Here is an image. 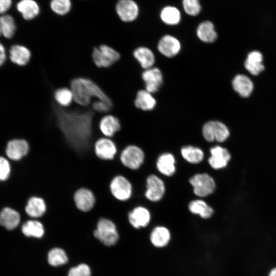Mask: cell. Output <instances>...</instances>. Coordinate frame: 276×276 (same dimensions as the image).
Masks as SVG:
<instances>
[{"label":"cell","mask_w":276,"mask_h":276,"mask_svg":"<svg viewBox=\"0 0 276 276\" xmlns=\"http://www.w3.org/2000/svg\"><path fill=\"white\" fill-rule=\"evenodd\" d=\"M54 109L56 125L67 145L80 155L94 152L98 139L94 130L93 112L69 111L57 106Z\"/></svg>","instance_id":"1"},{"label":"cell","mask_w":276,"mask_h":276,"mask_svg":"<svg viewBox=\"0 0 276 276\" xmlns=\"http://www.w3.org/2000/svg\"><path fill=\"white\" fill-rule=\"evenodd\" d=\"M71 89L73 93L74 100L81 106H87L93 97L104 101L111 106L112 105L110 99L104 91L89 79L77 78L73 79L71 83Z\"/></svg>","instance_id":"2"},{"label":"cell","mask_w":276,"mask_h":276,"mask_svg":"<svg viewBox=\"0 0 276 276\" xmlns=\"http://www.w3.org/2000/svg\"><path fill=\"white\" fill-rule=\"evenodd\" d=\"M93 234L96 239L106 246L114 245L119 239L116 224L111 219L105 217L98 220Z\"/></svg>","instance_id":"3"},{"label":"cell","mask_w":276,"mask_h":276,"mask_svg":"<svg viewBox=\"0 0 276 276\" xmlns=\"http://www.w3.org/2000/svg\"><path fill=\"white\" fill-rule=\"evenodd\" d=\"M118 154L119 155L122 165L132 170L140 168L144 161V152L141 148L136 145H128Z\"/></svg>","instance_id":"4"},{"label":"cell","mask_w":276,"mask_h":276,"mask_svg":"<svg viewBox=\"0 0 276 276\" xmlns=\"http://www.w3.org/2000/svg\"><path fill=\"white\" fill-rule=\"evenodd\" d=\"M120 58V54L114 49L106 44L94 48L92 59L99 67H109Z\"/></svg>","instance_id":"5"},{"label":"cell","mask_w":276,"mask_h":276,"mask_svg":"<svg viewBox=\"0 0 276 276\" xmlns=\"http://www.w3.org/2000/svg\"><path fill=\"white\" fill-rule=\"evenodd\" d=\"M132 185L124 175H117L111 180L109 190L112 196L118 201L125 202L129 200L132 194Z\"/></svg>","instance_id":"6"},{"label":"cell","mask_w":276,"mask_h":276,"mask_svg":"<svg viewBox=\"0 0 276 276\" xmlns=\"http://www.w3.org/2000/svg\"><path fill=\"white\" fill-rule=\"evenodd\" d=\"M202 135L209 142L217 141L223 142L229 136V131L223 123L218 121H210L205 123L202 127Z\"/></svg>","instance_id":"7"},{"label":"cell","mask_w":276,"mask_h":276,"mask_svg":"<svg viewBox=\"0 0 276 276\" xmlns=\"http://www.w3.org/2000/svg\"><path fill=\"white\" fill-rule=\"evenodd\" d=\"M190 183L193 188V192L197 196L206 197L215 190L214 179L207 173H198L190 178Z\"/></svg>","instance_id":"8"},{"label":"cell","mask_w":276,"mask_h":276,"mask_svg":"<svg viewBox=\"0 0 276 276\" xmlns=\"http://www.w3.org/2000/svg\"><path fill=\"white\" fill-rule=\"evenodd\" d=\"M94 153L101 160H112L118 154V148L115 142L109 137L102 136L97 139L94 145Z\"/></svg>","instance_id":"9"},{"label":"cell","mask_w":276,"mask_h":276,"mask_svg":"<svg viewBox=\"0 0 276 276\" xmlns=\"http://www.w3.org/2000/svg\"><path fill=\"white\" fill-rule=\"evenodd\" d=\"M73 200L76 208L84 213L91 211L96 202L94 192L84 187L80 188L75 191Z\"/></svg>","instance_id":"10"},{"label":"cell","mask_w":276,"mask_h":276,"mask_svg":"<svg viewBox=\"0 0 276 276\" xmlns=\"http://www.w3.org/2000/svg\"><path fill=\"white\" fill-rule=\"evenodd\" d=\"M165 192V186L164 181L155 175L149 176L146 180V198L153 202L160 200Z\"/></svg>","instance_id":"11"},{"label":"cell","mask_w":276,"mask_h":276,"mask_svg":"<svg viewBox=\"0 0 276 276\" xmlns=\"http://www.w3.org/2000/svg\"><path fill=\"white\" fill-rule=\"evenodd\" d=\"M116 11L123 21L131 22L137 18L139 10L133 0H119L116 4Z\"/></svg>","instance_id":"12"},{"label":"cell","mask_w":276,"mask_h":276,"mask_svg":"<svg viewBox=\"0 0 276 276\" xmlns=\"http://www.w3.org/2000/svg\"><path fill=\"white\" fill-rule=\"evenodd\" d=\"M211 156L208 159L210 166L216 170L226 167L231 158L228 150L223 147L216 146L210 149Z\"/></svg>","instance_id":"13"},{"label":"cell","mask_w":276,"mask_h":276,"mask_svg":"<svg viewBox=\"0 0 276 276\" xmlns=\"http://www.w3.org/2000/svg\"><path fill=\"white\" fill-rule=\"evenodd\" d=\"M127 216L129 223L136 229L147 226L151 219L149 211L141 206L133 208L128 213Z\"/></svg>","instance_id":"14"},{"label":"cell","mask_w":276,"mask_h":276,"mask_svg":"<svg viewBox=\"0 0 276 276\" xmlns=\"http://www.w3.org/2000/svg\"><path fill=\"white\" fill-rule=\"evenodd\" d=\"M29 149L27 141L23 139H15L8 142L6 152L9 158L18 160L28 154Z\"/></svg>","instance_id":"15"},{"label":"cell","mask_w":276,"mask_h":276,"mask_svg":"<svg viewBox=\"0 0 276 276\" xmlns=\"http://www.w3.org/2000/svg\"><path fill=\"white\" fill-rule=\"evenodd\" d=\"M98 127L103 136L112 138L121 129L119 119L112 115L104 116L99 121Z\"/></svg>","instance_id":"16"},{"label":"cell","mask_w":276,"mask_h":276,"mask_svg":"<svg viewBox=\"0 0 276 276\" xmlns=\"http://www.w3.org/2000/svg\"><path fill=\"white\" fill-rule=\"evenodd\" d=\"M26 213L33 218L42 217L47 212V205L45 200L38 196L30 197L25 208Z\"/></svg>","instance_id":"17"},{"label":"cell","mask_w":276,"mask_h":276,"mask_svg":"<svg viewBox=\"0 0 276 276\" xmlns=\"http://www.w3.org/2000/svg\"><path fill=\"white\" fill-rule=\"evenodd\" d=\"M142 78L146 85V90L152 93L158 90L163 81L160 71L156 67L146 70L142 74Z\"/></svg>","instance_id":"18"},{"label":"cell","mask_w":276,"mask_h":276,"mask_svg":"<svg viewBox=\"0 0 276 276\" xmlns=\"http://www.w3.org/2000/svg\"><path fill=\"white\" fill-rule=\"evenodd\" d=\"M181 45L179 40L175 37L166 35L159 40L158 49L163 55L172 57L176 55L180 50Z\"/></svg>","instance_id":"19"},{"label":"cell","mask_w":276,"mask_h":276,"mask_svg":"<svg viewBox=\"0 0 276 276\" xmlns=\"http://www.w3.org/2000/svg\"><path fill=\"white\" fill-rule=\"evenodd\" d=\"M20 221V214L10 208H5L0 212V224L8 230L17 227Z\"/></svg>","instance_id":"20"},{"label":"cell","mask_w":276,"mask_h":276,"mask_svg":"<svg viewBox=\"0 0 276 276\" xmlns=\"http://www.w3.org/2000/svg\"><path fill=\"white\" fill-rule=\"evenodd\" d=\"M234 89L242 97H248L254 88L253 83L250 79L245 75H236L233 80Z\"/></svg>","instance_id":"21"},{"label":"cell","mask_w":276,"mask_h":276,"mask_svg":"<svg viewBox=\"0 0 276 276\" xmlns=\"http://www.w3.org/2000/svg\"><path fill=\"white\" fill-rule=\"evenodd\" d=\"M171 239L170 231L166 227L157 226L154 227L150 235V240L152 244L158 248L167 246Z\"/></svg>","instance_id":"22"},{"label":"cell","mask_w":276,"mask_h":276,"mask_svg":"<svg viewBox=\"0 0 276 276\" xmlns=\"http://www.w3.org/2000/svg\"><path fill=\"white\" fill-rule=\"evenodd\" d=\"M263 55L258 51L250 52L244 62L245 68L252 75L257 76L264 70Z\"/></svg>","instance_id":"23"},{"label":"cell","mask_w":276,"mask_h":276,"mask_svg":"<svg viewBox=\"0 0 276 276\" xmlns=\"http://www.w3.org/2000/svg\"><path fill=\"white\" fill-rule=\"evenodd\" d=\"M156 167L163 175L167 176L173 175L176 171L174 156L170 153L161 154L157 158Z\"/></svg>","instance_id":"24"},{"label":"cell","mask_w":276,"mask_h":276,"mask_svg":"<svg viewBox=\"0 0 276 276\" xmlns=\"http://www.w3.org/2000/svg\"><path fill=\"white\" fill-rule=\"evenodd\" d=\"M16 8L23 18L26 20H31L39 13L40 8L34 0H21L16 5Z\"/></svg>","instance_id":"25"},{"label":"cell","mask_w":276,"mask_h":276,"mask_svg":"<svg viewBox=\"0 0 276 276\" xmlns=\"http://www.w3.org/2000/svg\"><path fill=\"white\" fill-rule=\"evenodd\" d=\"M22 234L28 237L42 238L45 233L43 224L37 220H29L21 226Z\"/></svg>","instance_id":"26"},{"label":"cell","mask_w":276,"mask_h":276,"mask_svg":"<svg viewBox=\"0 0 276 276\" xmlns=\"http://www.w3.org/2000/svg\"><path fill=\"white\" fill-rule=\"evenodd\" d=\"M197 35L203 42L211 43L214 42L217 38L213 24L210 21H205L200 23L197 29Z\"/></svg>","instance_id":"27"},{"label":"cell","mask_w":276,"mask_h":276,"mask_svg":"<svg viewBox=\"0 0 276 276\" xmlns=\"http://www.w3.org/2000/svg\"><path fill=\"white\" fill-rule=\"evenodd\" d=\"M10 57L12 61L19 65H25L29 61L31 52L26 47L14 45L10 50Z\"/></svg>","instance_id":"28"},{"label":"cell","mask_w":276,"mask_h":276,"mask_svg":"<svg viewBox=\"0 0 276 276\" xmlns=\"http://www.w3.org/2000/svg\"><path fill=\"white\" fill-rule=\"evenodd\" d=\"M133 56L145 70L152 67L155 58L153 52L146 47H139L133 52Z\"/></svg>","instance_id":"29"},{"label":"cell","mask_w":276,"mask_h":276,"mask_svg":"<svg viewBox=\"0 0 276 276\" xmlns=\"http://www.w3.org/2000/svg\"><path fill=\"white\" fill-rule=\"evenodd\" d=\"M156 103L151 93L146 90H140L137 92L134 101L137 108L143 110H150L154 108Z\"/></svg>","instance_id":"30"},{"label":"cell","mask_w":276,"mask_h":276,"mask_svg":"<svg viewBox=\"0 0 276 276\" xmlns=\"http://www.w3.org/2000/svg\"><path fill=\"white\" fill-rule=\"evenodd\" d=\"M188 208L192 213L198 215L203 219L210 218L214 213L213 209L204 201L200 199L191 201Z\"/></svg>","instance_id":"31"},{"label":"cell","mask_w":276,"mask_h":276,"mask_svg":"<svg viewBox=\"0 0 276 276\" xmlns=\"http://www.w3.org/2000/svg\"><path fill=\"white\" fill-rule=\"evenodd\" d=\"M181 154L186 161L194 164L200 163L204 157L203 152L200 148L192 146L182 147Z\"/></svg>","instance_id":"32"},{"label":"cell","mask_w":276,"mask_h":276,"mask_svg":"<svg viewBox=\"0 0 276 276\" xmlns=\"http://www.w3.org/2000/svg\"><path fill=\"white\" fill-rule=\"evenodd\" d=\"M160 18L162 21L169 25H175L180 20V13L179 10L172 6H167L161 11Z\"/></svg>","instance_id":"33"},{"label":"cell","mask_w":276,"mask_h":276,"mask_svg":"<svg viewBox=\"0 0 276 276\" xmlns=\"http://www.w3.org/2000/svg\"><path fill=\"white\" fill-rule=\"evenodd\" d=\"M48 261L50 265L56 267L66 263L68 258L65 252L62 249L54 248L49 252Z\"/></svg>","instance_id":"34"},{"label":"cell","mask_w":276,"mask_h":276,"mask_svg":"<svg viewBox=\"0 0 276 276\" xmlns=\"http://www.w3.org/2000/svg\"><path fill=\"white\" fill-rule=\"evenodd\" d=\"M54 98L61 107H66L71 104L74 97L71 89L62 87L57 89L54 92Z\"/></svg>","instance_id":"35"},{"label":"cell","mask_w":276,"mask_h":276,"mask_svg":"<svg viewBox=\"0 0 276 276\" xmlns=\"http://www.w3.org/2000/svg\"><path fill=\"white\" fill-rule=\"evenodd\" d=\"M2 35L6 38H11L14 34L16 30L15 21L12 16L5 14L0 16Z\"/></svg>","instance_id":"36"},{"label":"cell","mask_w":276,"mask_h":276,"mask_svg":"<svg viewBox=\"0 0 276 276\" xmlns=\"http://www.w3.org/2000/svg\"><path fill=\"white\" fill-rule=\"evenodd\" d=\"M50 6L55 13L64 15L70 11L72 2L71 0H51Z\"/></svg>","instance_id":"37"},{"label":"cell","mask_w":276,"mask_h":276,"mask_svg":"<svg viewBox=\"0 0 276 276\" xmlns=\"http://www.w3.org/2000/svg\"><path fill=\"white\" fill-rule=\"evenodd\" d=\"M182 5L186 13L191 16L198 15L201 10L199 0H183Z\"/></svg>","instance_id":"38"},{"label":"cell","mask_w":276,"mask_h":276,"mask_svg":"<svg viewBox=\"0 0 276 276\" xmlns=\"http://www.w3.org/2000/svg\"><path fill=\"white\" fill-rule=\"evenodd\" d=\"M68 276H91V270L86 264H80L71 268L68 273Z\"/></svg>","instance_id":"39"},{"label":"cell","mask_w":276,"mask_h":276,"mask_svg":"<svg viewBox=\"0 0 276 276\" xmlns=\"http://www.w3.org/2000/svg\"><path fill=\"white\" fill-rule=\"evenodd\" d=\"M10 165L4 157L0 156V181L6 180L10 174Z\"/></svg>","instance_id":"40"},{"label":"cell","mask_w":276,"mask_h":276,"mask_svg":"<svg viewBox=\"0 0 276 276\" xmlns=\"http://www.w3.org/2000/svg\"><path fill=\"white\" fill-rule=\"evenodd\" d=\"M92 107L96 111L105 112L108 111L112 106L104 101L97 100L93 103Z\"/></svg>","instance_id":"41"},{"label":"cell","mask_w":276,"mask_h":276,"mask_svg":"<svg viewBox=\"0 0 276 276\" xmlns=\"http://www.w3.org/2000/svg\"><path fill=\"white\" fill-rule=\"evenodd\" d=\"M12 0H0V14H4L11 6Z\"/></svg>","instance_id":"42"},{"label":"cell","mask_w":276,"mask_h":276,"mask_svg":"<svg viewBox=\"0 0 276 276\" xmlns=\"http://www.w3.org/2000/svg\"><path fill=\"white\" fill-rule=\"evenodd\" d=\"M6 59V54L3 45L0 43V65H2Z\"/></svg>","instance_id":"43"},{"label":"cell","mask_w":276,"mask_h":276,"mask_svg":"<svg viewBox=\"0 0 276 276\" xmlns=\"http://www.w3.org/2000/svg\"><path fill=\"white\" fill-rule=\"evenodd\" d=\"M268 276H276V267L271 269L268 273Z\"/></svg>","instance_id":"44"},{"label":"cell","mask_w":276,"mask_h":276,"mask_svg":"<svg viewBox=\"0 0 276 276\" xmlns=\"http://www.w3.org/2000/svg\"><path fill=\"white\" fill-rule=\"evenodd\" d=\"M2 35V24L0 19V36Z\"/></svg>","instance_id":"45"}]
</instances>
